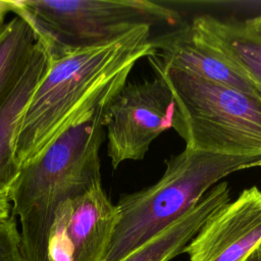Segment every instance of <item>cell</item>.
Wrapping results in <instances>:
<instances>
[{
    "label": "cell",
    "instance_id": "6da1fadb",
    "mask_svg": "<svg viewBox=\"0 0 261 261\" xmlns=\"http://www.w3.org/2000/svg\"><path fill=\"white\" fill-rule=\"evenodd\" d=\"M151 40L152 25L140 24L102 45L49 54L47 70L31 97L16 142L19 167L110 102L135 64L152 53Z\"/></svg>",
    "mask_w": 261,
    "mask_h": 261
},
{
    "label": "cell",
    "instance_id": "7a4b0ae2",
    "mask_svg": "<svg viewBox=\"0 0 261 261\" xmlns=\"http://www.w3.org/2000/svg\"><path fill=\"white\" fill-rule=\"evenodd\" d=\"M108 103L55 140L19 169L9 188L20 221L23 261H48L50 230L58 208L101 182L99 151Z\"/></svg>",
    "mask_w": 261,
    "mask_h": 261
},
{
    "label": "cell",
    "instance_id": "3957f363",
    "mask_svg": "<svg viewBox=\"0 0 261 261\" xmlns=\"http://www.w3.org/2000/svg\"><path fill=\"white\" fill-rule=\"evenodd\" d=\"M258 158L188 148L170 157L154 185L120 197L104 261H121L137 251L180 218L220 179Z\"/></svg>",
    "mask_w": 261,
    "mask_h": 261
},
{
    "label": "cell",
    "instance_id": "277c9868",
    "mask_svg": "<svg viewBox=\"0 0 261 261\" xmlns=\"http://www.w3.org/2000/svg\"><path fill=\"white\" fill-rule=\"evenodd\" d=\"M173 101L172 128L195 151L261 157V97L146 57Z\"/></svg>",
    "mask_w": 261,
    "mask_h": 261
},
{
    "label": "cell",
    "instance_id": "5b68a950",
    "mask_svg": "<svg viewBox=\"0 0 261 261\" xmlns=\"http://www.w3.org/2000/svg\"><path fill=\"white\" fill-rule=\"evenodd\" d=\"M50 56L111 42L140 24L177 25V11L147 0H16Z\"/></svg>",
    "mask_w": 261,
    "mask_h": 261
},
{
    "label": "cell",
    "instance_id": "8992f818",
    "mask_svg": "<svg viewBox=\"0 0 261 261\" xmlns=\"http://www.w3.org/2000/svg\"><path fill=\"white\" fill-rule=\"evenodd\" d=\"M173 101L163 82L125 84L112 98L104 114L107 155L112 167L126 160H142L152 142L172 127Z\"/></svg>",
    "mask_w": 261,
    "mask_h": 261
},
{
    "label": "cell",
    "instance_id": "52a82bcc",
    "mask_svg": "<svg viewBox=\"0 0 261 261\" xmlns=\"http://www.w3.org/2000/svg\"><path fill=\"white\" fill-rule=\"evenodd\" d=\"M117 217L101 182L67 200L50 230L48 261H104Z\"/></svg>",
    "mask_w": 261,
    "mask_h": 261
},
{
    "label": "cell",
    "instance_id": "ba28073f",
    "mask_svg": "<svg viewBox=\"0 0 261 261\" xmlns=\"http://www.w3.org/2000/svg\"><path fill=\"white\" fill-rule=\"evenodd\" d=\"M261 245V190L251 187L218 209L187 245L190 261H246Z\"/></svg>",
    "mask_w": 261,
    "mask_h": 261
},
{
    "label": "cell",
    "instance_id": "9c48e42d",
    "mask_svg": "<svg viewBox=\"0 0 261 261\" xmlns=\"http://www.w3.org/2000/svg\"><path fill=\"white\" fill-rule=\"evenodd\" d=\"M148 56L198 77L261 97V91L242 72L192 37L190 25L152 37ZM147 56V57H148Z\"/></svg>",
    "mask_w": 261,
    "mask_h": 261
},
{
    "label": "cell",
    "instance_id": "30bf717a",
    "mask_svg": "<svg viewBox=\"0 0 261 261\" xmlns=\"http://www.w3.org/2000/svg\"><path fill=\"white\" fill-rule=\"evenodd\" d=\"M192 37L242 72L261 91V33L247 20L225 21L200 15L190 24Z\"/></svg>",
    "mask_w": 261,
    "mask_h": 261
},
{
    "label": "cell",
    "instance_id": "8fae6325",
    "mask_svg": "<svg viewBox=\"0 0 261 261\" xmlns=\"http://www.w3.org/2000/svg\"><path fill=\"white\" fill-rule=\"evenodd\" d=\"M48 64L47 47L37 38L22 77L0 109V191L9 189L19 173L16 142L31 97L46 72Z\"/></svg>",
    "mask_w": 261,
    "mask_h": 261
},
{
    "label": "cell",
    "instance_id": "7c38bea8",
    "mask_svg": "<svg viewBox=\"0 0 261 261\" xmlns=\"http://www.w3.org/2000/svg\"><path fill=\"white\" fill-rule=\"evenodd\" d=\"M228 202L230 188L227 181H220L180 218L121 261H169L185 253L187 245L204 223Z\"/></svg>",
    "mask_w": 261,
    "mask_h": 261
},
{
    "label": "cell",
    "instance_id": "4fadbf2b",
    "mask_svg": "<svg viewBox=\"0 0 261 261\" xmlns=\"http://www.w3.org/2000/svg\"><path fill=\"white\" fill-rule=\"evenodd\" d=\"M36 41L34 27L21 15L0 27V109L22 77Z\"/></svg>",
    "mask_w": 261,
    "mask_h": 261
},
{
    "label": "cell",
    "instance_id": "5bb4252c",
    "mask_svg": "<svg viewBox=\"0 0 261 261\" xmlns=\"http://www.w3.org/2000/svg\"><path fill=\"white\" fill-rule=\"evenodd\" d=\"M0 261H23L20 232L12 216L0 220Z\"/></svg>",
    "mask_w": 261,
    "mask_h": 261
},
{
    "label": "cell",
    "instance_id": "9a60e30c",
    "mask_svg": "<svg viewBox=\"0 0 261 261\" xmlns=\"http://www.w3.org/2000/svg\"><path fill=\"white\" fill-rule=\"evenodd\" d=\"M12 204L9 199V189L0 191V220L10 217Z\"/></svg>",
    "mask_w": 261,
    "mask_h": 261
},
{
    "label": "cell",
    "instance_id": "2e32d148",
    "mask_svg": "<svg viewBox=\"0 0 261 261\" xmlns=\"http://www.w3.org/2000/svg\"><path fill=\"white\" fill-rule=\"evenodd\" d=\"M13 10H14V1L0 0V27L3 25V20L5 15L9 12H13Z\"/></svg>",
    "mask_w": 261,
    "mask_h": 261
},
{
    "label": "cell",
    "instance_id": "e0dca14e",
    "mask_svg": "<svg viewBox=\"0 0 261 261\" xmlns=\"http://www.w3.org/2000/svg\"><path fill=\"white\" fill-rule=\"evenodd\" d=\"M248 23L251 24L255 30H257L258 32L261 33V14L257 15V16H254L252 18H249L247 19Z\"/></svg>",
    "mask_w": 261,
    "mask_h": 261
},
{
    "label": "cell",
    "instance_id": "ac0fdd59",
    "mask_svg": "<svg viewBox=\"0 0 261 261\" xmlns=\"http://www.w3.org/2000/svg\"><path fill=\"white\" fill-rule=\"evenodd\" d=\"M246 261H261V247L257 248Z\"/></svg>",
    "mask_w": 261,
    "mask_h": 261
},
{
    "label": "cell",
    "instance_id": "d6986e66",
    "mask_svg": "<svg viewBox=\"0 0 261 261\" xmlns=\"http://www.w3.org/2000/svg\"><path fill=\"white\" fill-rule=\"evenodd\" d=\"M253 167H261V157H259L258 159L254 160V161L251 162V163L245 164V165L242 167V170L247 169V168H253Z\"/></svg>",
    "mask_w": 261,
    "mask_h": 261
},
{
    "label": "cell",
    "instance_id": "ffe728a7",
    "mask_svg": "<svg viewBox=\"0 0 261 261\" xmlns=\"http://www.w3.org/2000/svg\"><path fill=\"white\" fill-rule=\"evenodd\" d=\"M260 247H261V245H260Z\"/></svg>",
    "mask_w": 261,
    "mask_h": 261
}]
</instances>
